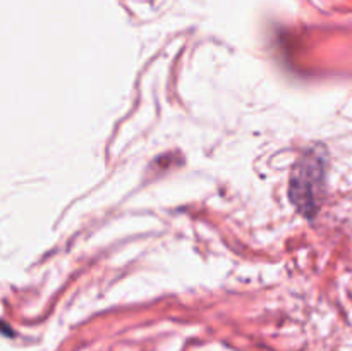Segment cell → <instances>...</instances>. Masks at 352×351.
<instances>
[{"instance_id":"6da1fadb","label":"cell","mask_w":352,"mask_h":351,"mask_svg":"<svg viewBox=\"0 0 352 351\" xmlns=\"http://www.w3.org/2000/svg\"><path fill=\"white\" fill-rule=\"evenodd\" d=\"M322 179L323 172L318 158L302 160L299 164V172L294 174V179H292V198L294 202H298V205H302V210L306 212H309L308 209L315 206V195Z\"/></svg>"}]
</instances>
